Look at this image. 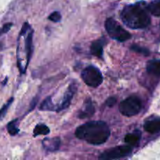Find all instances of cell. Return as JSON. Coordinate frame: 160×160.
I'll list each match as a JSON object with an SVG mask.
<instances>
[{
	"label": "cell",
	"mask_w": 160,
	"mask_h": 160,
	"mask_svg": "<svg viewBox=\"0 0 160 160\" xmlns=\"http://www.w3.org/2000/svg\"><path fill=\"white\" fill-rule=\"evenodd\" d=\"M78 139L93 145L104 144L110 136L109 126L104 121H91L78 127L75 131Z\"/></svg>",
	"instance_id": "cell-1"
},
{
	"label": "cell",
	"mask_w": 160,
	"mask_h": 160,
	"mask_svg": "<svg viewBox=\"0 0 160 160\" xmlns=\"http://www.w3.org/2000/svg\"><path fill=\"white\" fill-rule=\"evenodd\" d=\"M147 5L144 2L127 5L120 12L123 23L131 29H144L151 22Z\"/></svg>",
	"instance_id": "cell-2"
},
{
	"label": "cell",
	"mask_w": 160,
	"mask_h": 160,
	"mask_svg": "<svg viewBox=\"0 0 160 160\" xmlns=\"http://www.w3.org/2000/svg\"><path fill=\"white\" fill-rule=\"evenodd\" d=\"M33 34L34 31L31 25L25 22L17 39V67L21 74L25 73L31 60L33 49Z\"/></svg>",
	"instance_id": "cell-3"
},
{
	"label": "cell",
	"mask_w": 160,
	"mask_h": 160,
	"mask_svg": "<svg viewBox=\"0 0 160 160\" xmlns=\"http://www.w3.org/2000/svg\"><path fill=\"white\" fill-rule=\"evenodd\" d=\"M105 26L109 35L114 40L123 42L131 38V34L114 19L108 18L106 20Z\"/></svg>",
	"instance_id": "cell-4"
},
{
	"label": "cell",
	"mask_w": 160,
	"mask_h": 160,
	"mask_svg": "<svg viewBox=\"0 0 160 160\" xmlns=\"http://www.w3.org/2000/svg\"><path fill=\"white\" fill-rule=\"evenodd\" d=\"M142 101L136 95H131L122 101L119 106V109L122 115L133 117L140 112L142 109Z\"/></svg>",
	"instance_id": "cell-5"
},
{
	"label": "cell",
	"mask_w": 160,
	"mask_h": 160,
	"mask_svg": "<svg viewBox=\"0 0 160 160\" xmlns=\"http://www.w3.org/2000/svg\"><path fill=\"white\" fill-rule=\"evenodd\" d=\"M81 78L83 81L92 88H97L102 83L103 77L101 71L95 66L90 65L84 68L81 72Z\"/></svg>",
	"instance_id": "cell-6"
},
{
	"label": "cell",
	"mask_w": 160,
	"mask_h": 160,
	"mask_svg": "<svg viewBox=\"0 0 160 160\" xmlns=\"http://www.w3.org/2000/svg\"><path fill=\"white\" fill-rule=\"evenodd\" d=\"M133 147L131 145H123L117 146L103 152L99 156V159L102 160H112L119 159L127 157L132 152Z\"/></svg>",
	"instance_id": "cell-7"
},
{
	"label": "cell",
	"mask_w": 160,
	"mask_h": 160,
	"mask_svg": "<svg viewBox=\"0 0 160 160\" xmlns=\"http://www.w3.org/2000/svg\"><path fill=\"white\" fill-rule=\"evenodd\" d=\"M77 90H78V83L76 81H73L69 85L67 90L66 91L65 94H64L63 97H62V101L56 106V111L57 112L64 110V109L70 106L72 99L73 98V95L76 93Z\"/></svg>",
	"instance_id": "cell-8"
},
{
	"label": "cell",
	"mask_w": 160,
	"mask_h": 160,
	"mask_svg": "<svg viewBox=\"0 0 160 160\" xmlns=\"http://www.w3.org/2000/svg\"><path fill=\"white\" fill-rule=\"evenodd\" d=\"M95 112V106L91 98H88L84 101L83 107L79 111L78 114V117L79 119H86L92 117Z\"/></svg>",
	"instance_id": "cell-9"
},
{
	"label": "cell",
	"mask_w": 160,
	"mask_h": 160,
	"mask_svg": "<svg viewBox=\"0 0 160 160\" xmlns=\"http://www.w3.org/2000/svg\"><path fill=\"white\" fill-rule=\"evenodd\" d=\"M144 129L149 134L160 132V117H155L146 120L144 124Z\"/></svg>",
	"instance_id": "cell-10"
},
{
	"label": "cell",
	"mask_w": 160,
	"mask_h": 160,
	"mask_svg": "<svg viewBox=\"0 0 160 160\" xmlns=\"http://www.w3.org/2000/svg\"><path fill=\"white\" fill-rule=\"evenodd\" d=\"M106 39L104 38L94 41L91 45L90 51L92 55L96 56V57L102 58L103 56V48H104Z\"/></svg>",
	"instance_id": "cell-11"
},
{
	"label": "cell",
	"mask_w": 160,
	"mask_h": 160,
	"mask_svg": "<svg viewBox=\"0 0 160 160\" xmlns=\"http://www.w3.org/2000/svg\"><path fill=\"white\" fill-rule=\"evenodd\" d=\"M60 139L59 138H45L42 141V146L48 152L57 151L60 146Z\"/></svg>",
	"instance_id": "cell-12"
},
{
	"label": "cell",
	"mask_w": 160,
	"mask_h": 160,
	"mask_svg": "<svg viewBox=\"0 0 160 160\" xmlns=\"http://www.w3.org/2000/svg\"><path fill=\"white\" fill-rule=\"evenodd\" d=\"M146 70L149 74L160 77V59H152L148 62Z\"/></svg>",
	"instance_id": "cell-13"
},
{
	"label": "cell",
	"mask_w": 160,
	"mask_h": 160,
	"mask_svg": "<svg viewBox=\"0 0 160 160\" xmlns=\"http://www.w3.org/2000/svg\"><path fill=\"white\" fill-rule=\"evenodd\" d=\"M141 140V132L135 131L131 134H128L124 138V141L128 145L134 147L139 143Z\"/></svg>",
	"instance_id": "cell-14"
},
{
	"label": "cell",
	"mask_w": 160,
	"mask_h": 160,
	"mask_svg": "<svg viewBox=\"0 0 160 160\" xmlns=\"http://www.w3.org/2000/svg\"><path fill=\"white\" fill-rule=\"evenodd\" d=\"M148 12L156 17H160V0H154L147 5Z\"/></svg>",
	"instance_id": "cell-15"
},
{
	"label": "cell",
	"mask_w": 160,
	"mask_h": 160,
	"mask_svg": "<svg viewBox=\"0 0 160 160\" xmlns=\"http://www.w3.org/2000/svg\"><path fill=\"white\" fill-rule=\"evenodd\" d=\"M39 109L42 111H56V106L53 104L52 98L49 96L42 102Z\"/></svg>",
	"instance_id": "cell-16"
},
{
	"label": "cell",
	"mask_w": 160,
	"mask_h": 160,
	"mask_svg": "<svg viewBox=\"0 0 160 160\" xmlns=\"http://www.w3.org/2000/svg\"><path fill=\"white\" fill-rule=\"evenodd\" d=\"M33 133H34V137L39 135H47V134H48L50 133V130L46 125L39 123V124L36 125Z\"/></svg>",
	"instance_id": "cell-17"
},
{
	"label": "cell",
	"mask_w": 160,
	"mask_h": 160,
	"mask_svg": "<svg viewBox=\"0 0 160 160\" xmlns=\"http://www.w3.org/2000/svg\"><path fill=\"white\" fill-rule=\"evenodd\" d=\"M17 121H18V120L16 119V120L10 121L7 124V131L11 136H15L16 134H17L19 133V128L18 126H17Z\"/></svg>",
	"instance_id": "cell-18"
},
{
	"label": "cell",
	"mask_w": 160,
	"mask_h": 160,
	"mask_svg": "<svg viewBox=\"0 0 160 160\" xmlns=\"http://www.w3.org/2000/svg\"><path fill=\"white\" fill-rule=\"evenodd\" d=\"M12 102H13V98H10L9 101L1 108V109H0V121L6 117L8 109H9V108L10 107V106L12 105Z\"/></svg>",
	"instance_id": "cell-19"
},
{
	"label": "cell",
	"mask_w": 160,
	"mask_h": 160,
	"mask_svg": "<svg viewBox=\"0 0 160 160\" xmlns=\"http://www.w3.org/2000/svg\"><path fill=\"white\" fill-rule=\"evenodd\" d=\"M131 49L135 52L140 53V54L145 55V56H148L149 55V51L146 48H143L138 45H132L131 46Z\"/></svg>",
	"instance_id": "cell-20"
},
{
	"label": "cell",
	"mask_w": 160,
	"mask_h": 160,
	"mask_svg": "<svg viewBox=\"0 0 160 160\" xmlns=\"http://www.w3.org/2000/svg\"><path fill=\"white\" fill-rule=\"evenodd\" d=\"M62 19V17H61L60 12H58V11H55V12H52L49 16H48V20H50L51 21L55 22V23H58Z\"/></svg>",
	"instance_id": "cell-21"
},
{
	"label": "cell",
	"mask_w": 160,
	"mask_h": 160,
	"mask_svg": "<svg viewBox=\"0 0 160 160\" xmlns=\"http://www.w3.org/2000/svg\"><path fill=\"white\" fill-rule=\"evenodd\" d=\"M117 101V100L115 97H109L106 101V106H109V107H112L113 106H115Z\"/></svg>",
	"instance_id": "cell-22"
},
{
	"label": "cell",
	"mask_w": 160,
	"mask_h": 160,
	"mask_svg": "<svg viewBox=\"0 0 160 160\" xmlns=\"http://www.w3.org/2000/svg\"><path fill=\"white\" fill-rule=\"evenodd\" d=\"M2 34H6V32H5L3 28H0V36H1Z\"/></svg>",
	"instance_id": "cell-23"
}]
</instances>
